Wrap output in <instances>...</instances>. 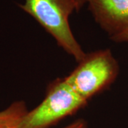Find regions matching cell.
<instances>
[{"label":"cell","mask_w":128,"mask_h":128,"mask_svg":"<svg viewBox=\"0 0 128 128\" xmlns=\"http://www.w3.org/2000/svg\"><path fill=\"white\" fill-rule=\"evenodd\" d=\"M96 22L110 38L128 28V0H86Z\"/></svg>","instance_id":"obj_4"},{"label":"cell","mask_w":128,"mask_h":128,"mask_svg":"<svg viewBox=\"0 0 128 128\" xmlns=\"http://www.w3.org/2000/svg\"><path fill=\"white\" fill-rule=\"evenodd\" d=\"M111 40L114 42H128V28L119 35L111 38Z\"/></svg>","instance_id":"obj_7"},{"label":"cell","mask_w":128,"mask_h":128,"mask_svg":"<svg viewBox=\"0 0 128 128\" xmlns=\"http://www.w3.org/2000/svg\"><path fill=\"white\" fill-rule=\"evenodd\" d=\"M26 13L54 37L57 44L79 62L86 53L75 38L69 24V17L78 12L74 0H24L18 5Z\"/></svg>","instance_id":"obj_1"},{"label":"cell","mask_w":128,"mask_h":128,"mask_svg":"<svg viewBox=\"0 0 128 128\" xmlns=\"http://www.w3.org/2000/svg\"><path fill=\"white\" fill-rule=\"evenodd\" d=\"M28 112L23 101H16L0 111V128H17L22 119Z\"/></svg>","instance_id":"obj_5"},{"label":"cell","mask_w":128,"mask_h":128,"mask_svg":"<svg viewBox=\"0 0 128 128\" xmlns=\"http://www.w3.org/2000/svg\"><path fill=\"white\" fill-rule=\"evenodd\" d=\"M63 128H88V124L85 120L78 119Z\"/></svg>","instance_id":"obj_6"},{"label":"cell","mask_w":128,"mask_h":128,"mask_svg":"<svg viewBox=\"0 0 128 128\" xmlns=\"http://www.w3.org/2000/svg\"><path fill=\"white\" fill-rule=\"evenodd\" d=\"M74 1H75L76 3L77 4L78 11L81 9L84 5L86 4V0H74Z\"/></svg>","instance_id":"obj_8"},{"label":"cell","mask_w":128,"mask_h":128,"mask_svg":"<svg viewBox=\"0 0 128 128\" xmlns=\"http://www.w3.org/2000/svg\"><path fill=\"white\" fill-rule=\"evenodd\" d=\"M87 102L64 78L57 79L50 84L41 103L28 110L17 128H49L80 110Z\"/></svg>","instance_id":"obj_2"},{"label":"cell","mask_w":128,"mask_h":128,"mask_svg":"<svg viewBox=\"0 0 128 128\" xmlns=\"http://www.w3.org/2000/svg\"><path fill=\"white\" fill-rule=\"evenodd\" d=\"M119 73V65L110 49L86 54L64 80L84 100L106 89Z\"/></svg>","instance_id":"obj_3"}]
</instances>
